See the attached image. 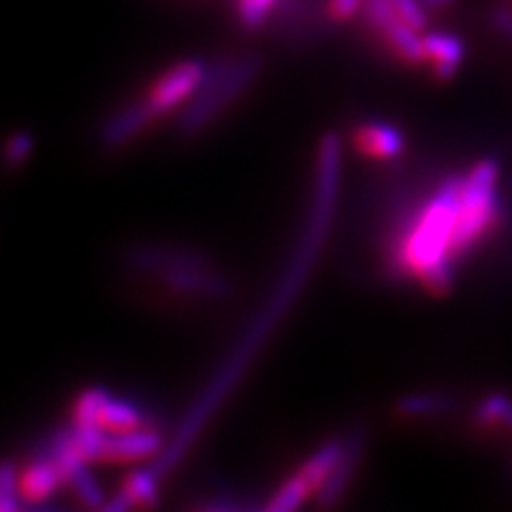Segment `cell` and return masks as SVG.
<instances>
[{"instance_id":"cell-1","label":"cell","mask_w":512,"mask_h":512,"mask_svg":"<svg viewBox=\"0 0 512 512\" xmlns=\"http://www.w3.org/2000/svg\"><path fill=\"white\" fill-rule=\"evenodd\" d=\"M340 175H342V141L335 133H327L323 139H320V146H318L312 214H310L306 233H303L301 242L297 246V254L293 256V267L284 271L274 297L265 303L263 310L259 312V318L252 320L250 329L244 333L242 342H237V348L231 352L227 363L222 365V370L210 382V387L203 391L199 402L186 414V419L180 425L178 436L171 440V444L165 446L163 455L156 459L154 468L160 474L171 470L175 463L180 461V457L188 451L192 440L199 436L203 423H207V419H210L212 412L218 408V404L224 402V397L229 395V391L235 387L237 378L244 374L248 363L252 361L254 352L259 350L261 344L265 342L271 327L278 323V318L286 312L288 306H291L293 299L303 288V284H306L310 271L318 259V252L323 248L327 231L331 227L335 201H338V190H340Z\"/></svg>"},{"instance_id":"cell-2","label":"cell","mask_w":512,"mask_h":512,"mask_svg":"<svg viewBox=\"0 0 512 512\" xmlns=\"http://www.w3.org/2000/svg\"><path fill=\"white\" fill-rule=\"evenodd\" d=\"M463 175H446L438 190L399 229L391 248V271L410 276L431 295H446L455 284V231Z\"/></svg>"},{"instance_id":"cell-3","label":"cell","mask_w":512,"mask_h":512,"mask_svg":"<svg viewBox=\"0 0 512 512\" xmlns=\"http://www.w3.org/2000/svg\"><path fill=\"white\" fill-rule=\"evenodd\" d=\"M263 62L256 54H242L207 67L201 88L178 116V131L192 137L210 128L224 111L237 103L261 75Z\"/></svg>"},{"instance_id":"cell-4","label":"cell","mask_w":512,"mask_h":512,"mask_svg":"<svg viewBox=\"0 0 512 512\" xmlns=\"http://www.w3.org/2000/svg\"><path fill=\"white\" fill-rule=\"evenodd\" d=\"M500 167L493 158H483L463 175L457 231H455V259L468 256L500 218L498 197Z\"/></svg>"},{"instance_id":"cell-5","label":"cell","mask_w":512,"mask_h":512,"mask_svg":"<svg viewBox=\"0 0 512 512\" xmlns=\"http://www.w3.org/2000/svg\"><path fill=\"white\" fill-rule=\"evenodd\" d=\"M207 75V64L197 58L175 62L165 73H160L154 84L143 94V107L152 120H163L173 111H182L192 96L201 88Z\"/></svg>"},{"instance_id":"cell-6","label":"cell","mask_w":512,"mask_h":512,"mask_svg":"<svg viewBox=\"0 0 512 512\" xmlns=\"http://www.w3.org/2000/svg\"><path fill=\"white\" fill-rule=\"evenodd\" d=\"M361 13L365 24L378 32V37L399 60L412 64V67H421V64L427 62L423 41L425 32L416 30L399 18L395 9L389 5V0H365Z\"/></svg>"},{"instance_id":"cell-7","label":"cell","mask_w":512,"mask_h":512,"mask_svg":"<svg viewBox=\"0 0 512 512\" xmlns=\"http://www.w3.org/2000/svg\"><path fill=\"white\" fill-rule=\"evenodd\" d=\"M210 261L199 250L171 244H135L122 252V265L141 276L163 278L175 269Z\"/></svg>"},{"instance_id":"cell-8","label":"cell","mask_w":512,"mask_h":512,"mask_svg":"<svg viewBox=\"0 0 512 512\" xmlns=\"http://www.w3.org/2000/svg\"><path fill=\"white\" fill-rule=\"evenodd\" d=\"M169 293L192 299H224L233 293L231 280L218 271L212 261L175 269L171 274L158 278Z\"/></svg>"},{"instance_id":"cell-9","label":"cell","mask_w":512,"mask_h":512,"mask_svg":"<svg viewBox=\"0 0 512 512\" xmlns=\"http://www.w3.org/2000/svg\"><path fill=\"white\" fill-rule=\"evenodd\" d=\"M165 442L158 431L143 425L120 434H107L101 459L103 463H139L158 459L165 451Z\"/></svg>"},{"instance_id":"cell-10","label":"cell","mask_w":512,"mask_h":512,"mask_svg":"<svg viewBox=\"0 0 512 512\" xmlns=\"http://www.w3.org/2000/svg\"><path fill=\"white\" fill-rule=\"evenodd\" d=\"M363 451H365V431L352 429L350 434L344 438L342 455H340L338 463H335L333 472L325 480V485L320 487L318 493L314 495L316 504L320 508H335L342 502V498L352 483V478H355Z\"/></svg>"},{"instance_id":"cell-11","label":"cell","mask_w":512,"mask_h":512,"mask_svg":"<svg viewBox=\"0 0 512 512\" xmlns=\"http://www.w3.org/2000/svg\"><path fill=\"white\" fill-rule=\"evenodd\" d=\"M62 487H67L64 476L58 463L47 453H41L20 470V498L26 504L50 500Z\"/></svg>"},{"instance_id":"cell-12","label":"cell","mask_w":512,"mask_h":512,"mask_svg":"<svg viewBox=\"0 0 512 512\" xmlns=\"http://www.w3.org/2000/svg\"><path fill=\"white\" fill-rule=\"evenodd\" d=\"M352 143L357 152L376 160H391L406 150L404 133L393 124L378 120L361 122L352 133Z\"/></svg>"},{"instance_id":"cell-13","label":"cell","mask_w":512,"mask_h":512,"mask_svg":"<svg viewBox=\"0 0 512 512\" xmlns=\"http://www.w3.org/2000/svg\"><path fill=\"white\" fill-rule=\"evenodd\" d=\"M152 124L154 120L141 101L128 103L103 122L99 141L107 150H118L126 146V143H131L135 137H139L143 131H148Z\"/></svg>"},{"instance_id":"cell-14","label":"cell","mask_w":512,"mask_h":512,"mask_svg":"<svg viewBox=\"0 0 512 512\" xmlns=\"http://www.w3.org/2000/svg\"><path fill=\"white\" fill-rule=\"evenodd\" d=\"M158 480L160 474L154 466L128 472L122 480L118 493L105 502V510H131V508H154L158 504Z\"/></svg>"},{"instance_id":"cell-15","label":"cell","mask_w":512,"mask_h":512,"mask_svg":"<svg viewBox=\"0 0 512 512\" xmlns=\"http://www.w3.org/2000/svg\"><path fill=\"white\" fill-rule=\"evenodd\" d=\"M425 54L427 62L431 64V71L440 79V82H448L453 79L463 60H466V43L461 37L453 35V32H425Z\"/></svg>"},{"instance_id":"cell-16","label":"cell","mask_w":512,"mask_h":512,"mask_svg":"<svg viewBox=\"0 0 512 512\" xmlns=\"http://www.w3.org/2000/svg\"><path fill=\"white\" fill-rule=\"evenodd\" d=\"M344 448V438H331L325 444H320L316 451L301 463V466L291 474L297 483L312 495L325 485V480L333 472Z\"/></svg>"},{"instance_id":"cell-17","label":"cell","mask_w":512,"mask_h":512,"mask_svg":"<svg viewBox=\"0 0 512 512\" xmlns=\"http://www.w3.org/2000/svg\"><path fill=\"white\" fill-rule=\"evenodd\" d=\"M146 425V416L137 408V404L128 402L124 397H116L109 393L96 416V427L103 429L105 434H120L135 427Z\"/></svg>"},{"instance_id":"cell-18","label":"cell","mask_w":512,"mask_h":512,"mask_svg":"<svg viewBox=\"0 0 512 512\" xmlns=\"http://www.w3.org/2000/svg\"><path fill=\"white\" fill-rule=\"evenodd\" d=\"M457 408V399L448 393H410L395 402V412L404 419H431Z\"/></svg>"},{"instance_id":"cell-19","label":"cell","mask_w":512,"mask_h":512,"mask_svg":"<svg viewBox=\"0 0 512 512\" xmlns=\"http://www.w3.org/2000/svg\"><path fill=\"white\" fill-rule=\"evenodd\" d=\"M474 419L480 425H504L512 431V397L506 393H489L480 399L474 410Z\"/></svg>"},{"instance_id":"cell-20","label":"cell","mask_w":512,"mask_h":512,"mask_svg":"<svg viewBox=\"0 0 512 512\" xmlns=\"http://www.w3.org/2000/svg\"><path fill=\"white\" fill-rule=\"evenodd\" d=\"M239 26L246 30L263 28L282 0H231Z\"/></svg>"},{"instance_id":"cell-21","label":"cell","mask_w":512,"mask_h":512,"mask_svg":"<svg viewBox=\"0 0 512 512\" xmlns=\"http://www.w3.org/2000/svg\"><path fill=\"white\" fill-rule=\"evenodd\" d=\"M111 391L105 387H88L79 393L71 410V425L75 427H96V416Z\"/></svg>"},{"instance_id":"cell-22","label":"cell","mask_w":512,"mask_h":512,"mask_svg":"<svg viewBox=\"0 0 512 512\" xmlns=\"http://www.w3.org/2000/svg\"><path fill=\"white\" fill-rule=\"evenodd\" d=\"M67 487H71V491L77 495L79 502H82L86 508H92V510L105 508V493H103L101 485L94 480V476L88 472V466L79 468L71 476Z\"/></svg>"},{"instance_id":"cell-23","label":"cell","mask_w":512,"mask_h":512,"mask_svg":"<svg viewBox=\"0 0 512 512\" xmlns=\"http://www.w3.org/2000/svg\"><path fill=\"white\" fill-rule=\"evenodd\" d=\"M20 504V470L13 461H0V512L18 510Z\"/></svg>"},{"instance_id":"cell-24","label":"cell","mask_w":512,"mask_h":512,"mask_svg":"<svg viewBox=\"0 0 512 512\" xmlns=\"http://www.w3.org/2000/svg\"><path fill=\"white\" fill-rule=\"evenodd\" d=\"M35 152V137L28 131H15L3 146V160L7 167H20Z\"/></svg>"},{"instance_id":"cell-25","label":"cell","mask_w":512,"mask_h":512,"mask_svg":"<svg viewBox=\"0 0 512 512\" xmlns=\"http://www.w3.org/2000/svg\"><path fill=\"white\" fill-rule=\"evenodd\" d=\"M389 5L395 9V13L404 22H408L416 30L427 32L429 18H427V9L423 7L421 0H389Z\"/></svg>"},{"instance_id":"cell-26","label":"cell","mask_w":512,"mask_h":512,"mask_svg":"<svg viewBox=\"0 0 512 512\" xmlns=\"http://www.w3.org/2000/svg\"><path fill=\"white\" fill-rule=\"evenodd\" d=\"M365 0H329L327 3V15L329 20L344 24L355 20L357 15L363 11Z\"/></svg>"},{"instance_id":"cell-27","label":"cell","mask_w":512,"mask_h":512,"mask_svg":"<svg viewBox=\"0 0 512 512\" xmlns=\"http://www.w3.org/2000/svg\"><path fill=\"white\" fill-rule=\"evenodd\" d=\"M491 24L498 28L502 35L512 39V9H495L491 13Z\"/></svg>"},{"instance_id":"cell-28","label":"cell","mask_w":512,"mask_h":512,"mask_svg":"<svg viewBox=\"0 0 512 512\" xmlns=\"http://www.w3.org/2000/svg\"><path fill=\"white\" fill-rule=\"evenodd\" d=\"M421 3L427 11H444L448 7H453L457 0H421Z\"/></svg>"},{"instance_id":"cell-29","label":"cell","mask_w":512,"mask_h":512,"mask_svg":"<svg viewBox=\"0 0 512 512\" xmlns=\"http://www.w3.org/2000/svg\"><path fill=\"white\" fill-rule=\"evenodd\" d=\"M510 480H512V470H510Z\"/></svg>"}]
</instances>
